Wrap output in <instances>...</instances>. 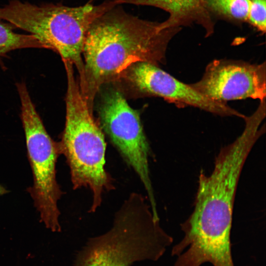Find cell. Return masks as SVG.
Returning a JSON list of instances; mask_svg holds the SVG:
<instances>
[{
    "instance_id": "6da1fadb",
    "label": "cell",
    "mask_w": 266,
    "mask_h": 266,
    "mask_svg": "<svg viewBox=\"0 0 266 266\" xmlns=\"http://www.w3.org/2000/svg\"><path fill=\"white\" fill-rule=\"evenodd\" d=\"M260 137L254 128L245 127L221 149L212 173H200L194 210L181 225L184 237L171 250L179 266H234L231 231L235 192L246 160Z\"/></svg>"
},
{
    "instance_id": "5b68a950",
    "label": "cell",
    "mask_w": 266,
    "mask_h": 266,
    "mask_svg": "<svg viewBox=\"0 0 266 266\" xmlns=\"http://www.w3.org/2000/svg\"><path fill=\"white\" fill-rule=\"evenodd\" d=\"M117 5H119L118 0L75 7L52 3L35 5L12 0L0 7V20L36 37L48 49L57 52L63 62L76 66L81 78L84 67L82 55L88 30L96 18Z\"/></svg>"
},
{
    "instance_id": "277c9868",
    "label": "cell",
    "mask_w": 266,
    "mask_h": 266,
    "mask_svg": "<svg viewBox=\"0 0 266 266\" xmlns=\"http://www.w3.org/2000/svg\"><path fill=\"white\" fill-rule=\"evenodd\" d=\"M65 66L67 80L66 123L58 144L69 167L73 189H90L89 212L93 213L101 205L103 194L114 189V181L105 168L104 134L74 78L73 66Z\"/></svg>"
},
{
    "instance_id": "52a82bcc",
    "label": "cell",
    "mask_w": 266,
    "mask_h": 266,
    "mask_svg": "<svg viewBox=\"0 0 266 266\" xmlns=\"http://www.w3.org/2000/svg\"><path fill=\"white\" fill-rule=\"evenodd\" d=\"M99 115L104 131L123 161L138 177L152 212L157 215L149 164L151 152L138 113L130 107L121 92L111 89L103 96Z\"/></svg>"
},
{
    "instance_id": "ba28073f",
    "label": "cell",
    "mask_w": 266,
    "mask_h": 266,
    "mask_svg": "<svg viewBox=\"0 0 266 266\" xmlns=\"http://www.w3.org/2000/svg\"><path fill=\"white\" fill-rule=\"evenodd\" d=\"M190 85L206 98L221 103L246 99L261 101L266 100V63L214 60L207 65L201 78Z\"/></svg>"
},
{
    "instance_id": "8992f818",
    "label": "cell",
    "mask_w": 266,
    "mask_h": 266,
    "mask_svg": "<svg viewBox=\"0 0 266 266\" xmlns=\"http://www.w3.org/2000/svg\"><path fill=\"white\" fill-rule=\"evenodd\" d=\"M16 87L21 102V118L25 132L28 156L33 175V185L28 189L40 221L47 229L60 232L58 201L63 192L56 180V164L61 154L58 142L46 131L26 84Z\"/></svg>"
},
{
    "instance_id": "7c38bea8",
    "label": "cell",
    "mask_w": 266,
    "mask_h": 266,
    "mask_svg": "<svg viewBox=\"0 0 266 266\" xmlns=\"http://www.w3.org/2000/svg\"><path fill=\"white\" fill-rule=\"evenodd\" d=\"M208 12L228 19L247 21L249 0H204Z\"/></svg>"
},
{
    "instance_id": "5bb4252c",
    "label": "cell",
    "mask_w": 266,
    "mask_h": 266,
    "mask_svg": "<svg viewBox=\"0 0 266 266\" xmlns=\"http://www.w3.org/2000/svg\"><path fill=\"white\" fill-rule=\"evenodd\" d=\"M8 191L0 184V196L7 193Z\"/></svg>"
},
{
    "instance_id": "4fadbf2b",
    "label": "cell",
    "mask_w": 266,
    "mask_h": 266,
    "mask_svg": "<svg viewBox=\"0 0 266 266\" xmlns=\"http://www.w3.org/2000/svg\"><path fill=\"white\" fill-rule=\"evenodd\" d=\"M247 21L258 31L265 33L266 30V0H249Z\"/></svg>"
},
{
    "instance_id": "8fae6325",
    "label": "cell",
    "mask_w": 266,
    "mask_h": 266,
    "mask_svg": "<svg viewBox=\"0 0 266 266\" xmlns=\"http://www.w3.org/2000/svg\"><path fill=\"white\" fill-rule=\"evenodd\" d=\"M11 24L0 23V57L9 52L23 48H45L47 46L32 34L15 33Z\"/></svg>"
},
{
    "instance_id": "9c48e42d",
    "label": "cell",
    "mask_w": 266,
    "mask_h": 266,
    "mask_svg": "<svg viewBox=\"0 0 266 266\" xmlns=\"http://www.w3.org/2000/svg\"><path fill=\"white\" fill-rule=\"evenodd\" d=\"M125 71L126 78L141 92L162 97L180 106H192L218 115L245 116L227 103L206 98L190 84L178 80L152 63L137 62Z\"/></svg>"
},
{
    "instance_id": "30bf717a",
    "label": "cell",
    "mask_w": 266,
    "mask_h": 266,
    "mask_svg": "<svg viewBox=\"0 0 266 266\" xmlns=\"http://www.w3.org/2000/svg\"><path fill=\"white\" fill-rule=\"evenodd\" d=\"M120 4L151 6L164 10L169 13L167 20L163 22L166 28H180L192 24L200 25L206 34L213 32L210 13L204 0H119Z\"/></svg>"
},
{
    "instance_id": "3957f363",
    "label": "cell",
    "mask_w": 266,
    "mask_h": 266,
    "mask_svg": "<svg viewBox=\"0 0 266 266\" xmlns=\"http://www.w3.org/2000/svg\"><path fill=\"white\" fill-rule=\"evenodd\" d=\"M172 242L154 217L146 197L133 192L115 213L111 228L89 239L74 266H131L156 261Z\"/></svg>"
},
{
    "instance_id": "7a4b0ae2",
    "label": "cell",
    "mask_w": 266,
    "mask_h": 266,
    "mask_svg": "<svg viewBox=\"0 0 266 266\" xmlns=\"http://www.w3.org/2000/svg\"><path fill=\"white\" fill-rule=\"evenodd\" d=\"M180 28L144 20L115 5L96 18L85 38L80 90L90 108L101 85L133 64L164 60L167 45Z\"/></svg>"
}]
</instances>
